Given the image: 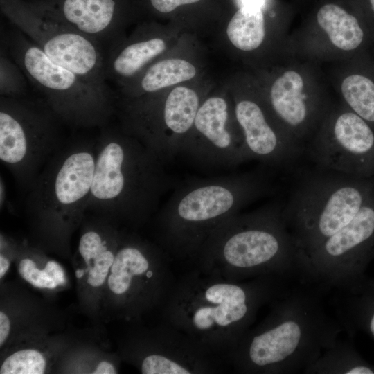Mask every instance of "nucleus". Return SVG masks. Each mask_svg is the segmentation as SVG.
<instances>
[{"mask_svg": "<svg viewBox=\"0 0 374 374\" xmlns=\"http://www.w3.org/2000/svg\"><path fill=\"white\" fill-rule=\"evenodd\" d=\"M323 294L302 283L289 287L228 353L226 364L243 374L305 373L344 330L326 310Z\"/></svg>", "mask_w": 374, "mask_h": 374, "instance_id": "1", "label": "nucleus"}, {"mask_svg": "<svg viewBox=\"0 0 374 374\" xmlns=\"http://www.w3.org/2000/svg\"><path fill=\"white\" fill-rule=\"evenodd\" d=\"M288 288L283 278L233 281L191 268L177 278L162 316L225 362L260 308Z\"/></svg>", "mask_w": 374, "mask_h": 374, "instance_id": "2", "label": "nucleus"}, {"mask_svg": "<svg viewBox=\"0 0 374 374\" xmlns=\"http://www.w3.org/2000/svg\"><path fill=\"white\" fill-rule=\"evenodd\" d=\"M271 170L262 165L250 171L177 185L155 214L157 245L171 260L190 263L222 222L276 193L278 186Z\"/></svg>", "mask_w": 374, "mask_h": 374, "instance_id": "3", "label": "nucleus"}, {"mask_svg": "<svg viewBox=\"0 0 374 374\" xmlns=\"http://www.w3.org/2000/svg\"><path fill=\"white\" fill-rule=\"evenodd\" d=\"M273 200L222 222L204 242L191 268L233 281L264 277L300 280L301 265L284 216Z\"/></svg>", "mask_w": 374, "mask_h": 374, "instance_id": "4", "label": "nucleus"}, {"mask_svg": "<svg viewBox=\"0 0 374 374\" xmlns=\"http://www.w3.org/2000/svg\"><path fill=\"white\" fill-rule=\"evenodd\" d=\"M100 129L87 211L116 225L140 226L156 214L177 182L154 152L120 126Z\"/></svg>", "mask_w": 374, "mask_h": 374, "instance_id": "5", "label": "nucleus"}, {"mask_svg": "<svg viewBox=\"0 0 374 374\" xmlns=\"http://www.w3.org/2000/svg\"><path fill=\"white\" fill-rule=\"evenodd\" d=\"M96 160V138L64 144L27 191L25 210L42 237L59 244L86 215Z\"/></svg>", "mask_w": 374, "mask_h": 374, "instance_id": "6", "label": "nucleus"}, {"mask_svg": "<svg viewBox=\"0 0 374 374\" xmlns=\"http://www.w3.org/2000/svg\"><path fill=\"white\" fill-rule=\"evenodd\" d=\"M3 42L10 57L62 121L73 127H101L116 112L112 92L104 91L51 60L18 28Z\"/></svg>", "mask_w": 374, "mask_h": 374, "instance_id": "7", "label": "nucleus"}, {"mask_svg": "<svg viewBox=\"0 0 374 374\" xmlns=\"http://www.w3.org/2000/svg\"><path fill=\"white\" fill-rule=\"evenodd\" d=\"M64 123L41 98L0 97V160L26 191L65 143Z\"/></svg>", "mask_w": 374, "mask_h": 374, "instance_id": "8", "label": "nucleus"}, {"mask_svg": "<svg viewBox=\"0 0 374 374\" xmlns=\"http://www.w3.org/2000/svg\"><path fill=\"white\" fill-rule=\"evenodd\" d=\"M0 1L3 15L51 60L84 81L112 92L106 83L105 54L98 42L62 21L35 1Z\"/></svg>", "mask_w": 374, "mask_h": 374, "instance_id": "9", "label": "nucleus"}, {"mask_svg": "<svg viewBox=\"0 0 374 374\" xmlns=\"http://www.w3.org/2000/svg\"><path fill=\"white\" fill-rule=\"evenodd\" d=\"M171 262L157 244L121 232L105 285L124 315L137 317L155 307L162 310L177 280Z\"/></svg>", "mask_w": 374, "mask_h": 374, "instance_id": "10", "label": "nucleus"}, {"mask_svg": "<svg viewBox=\"0 0 374 374\" xmlns=\"http://www.w3.org/2000/svg\"><path fill=\"white\" fill-rule=\"evenodd\" d=\"M200 105L195 91L177 87L161 102L148 95L123 100L119 120L127 134L143 143L166 165L179 155Z\"/></svg>", "mask_w": 374, "mask_h": 374, "instance_id": "11", "label": "nucleus"}, {"mask_svg": "<svg viewBox=\"0 0 374 374\" xmlns=\"http://www.w3.org/2000/svg\"><path fill=\"white\" fill-rule=\"evenodd\" d=\"M231 119L228 103L223 97L205 100L179 154L204 170L231 168L251 160L241 128H233Z\"/></svg>", "mask_w": 374, "mask_h": 374, "instance_id": "12", "label": "nucleus"}, {"mask_svg": "<svg viewBox=\"0 0 374 374\" xmlns=\"http://www.w3.org/2000/svg\"><path fill=\"white\" fill-rule=\"evenodd\" d=\"M373 152V130L352 112L337 114L304 148L315 168L355 176L366 170Z\"/></svg>", "mask_w": 374, "mask_h": 374, "instance_id": "13", "label": "nucleus"}, {"mask_svg": "<svg viewBox=\"0 0 374 374\" xmlns=\"http://www.w3.org/2000/svg\"><path fill=\"white\" fill-rule=\"evenodd\" d=\"M139 357L142 374H211L223 370V359L188 335L163 323L148 337Z\"/></svg>", "mask_w": 374, "mask_h": 374, "instance_id": "14", "label": "nucleus"}, {"mask_svg": "<svg viewBox=\"0 0 374 374\" xmlns=\"http://www.w3.org/2000/svg\"><path fill=\"white\" fill-rule=\"evenodd\" d=\"M234 110L251 160L274 170H283L292 168L304 154V148L284 130L274 126L256 101L240 100Z\"/></svg>", "mask_w": 374, "mask_h": 374, "instance_id": "15", "label": "nucleus"}, {"mask_svg": "<svg viewBox=\"0 0 374 374\" xmlns=\"http://www.w3.org/2000/svg\"><path fill=\"white\" fill-rule=\"evenodd\" d=\"M55 17L109 48L118 41L123 0H36Z\"/></svg>", "mask_w": 374, "mask_h": 374, "instance_id": "16", "label": "nucleus"}, {"mask_svg": "<svg viewBox=\"0 0 374 374\" xmlns=\"http://www.w3.org/2000/svg\"><path fill=\"white\" fill-rule=\"evenodd\" d=\"M83 221L78 246L82 267L76 276L87 288L97 291L106 284L121 231L116 224L95 215L87 223Z\"/></svg>", "mask_w": 374, "mask_h": 374, "instance_id": "17", "label": "nucleus"}, {"mask_svg": "<svg viewBox=\"0 0 374 374\" xmlns=\"http://www.w3.org/2000/svg\"><path fill=\"white\" fill-rule=\"evenodd\" d=\"M303 86L301 75L289 70L274 82L269 93L270 105L275 116L301 146V139L304 137L312 117L311 106L303 93Z\"/></svg>", "mask_w": 374, "mask_h": 374, "instance_id": "18", "label": "nucleus"}, {"mask_svg": "<svg viewBox=\"0 0 374 374\" xmlns=\"http://www.w3.org/2000/svg\"><path fill=\"white\" fill-rule=\"evenodd\" d=\"M166 48L162 38L157 36L131 39L121 44L116 43L105 55L104 73L106 80L125 82L138 75Z\"/></svg>", "mask_w": 374, "mask_h": 374, "instance_id": "19", "label": "nucleus"}, {"mask_svg": "<svg viewBox=\"0 0 374 374\" xmlns=\"http://www.w3.org/2000/svg\"><path fill=\"white\" fill-rule=\"evenodd\" d=\"M142 72L137 84L123 90L128 96L127 98L153 93L189 80L195 76L197 71L190 62L179 58H172L159 60Z\"/></svg>", "mask_w": 374, "mask_h": 374, "instance_id": "20", "label": "nucleus"}, {"mask_svg": "<svg viewBox=\"0 0 374 374\" xmlns=\"http://www.w3.org/2000/svg\"><path fill=\"white\" fill-rule=\"evenodd\" d=\"M317 22L337 48L351 51L357 48L364 32L357 19L335 4H326L317 12Z\"/></svg>", "mask_w": 374, "mask_h": 374, "instance_id": "21", "label": "nucleus"}, {"mask_svg": "<svg viewBox=\"0 0 374 374\" xmlns=\"http://www.w3.org/2000/svg\"><path fill=\"white\" fill-rule=\"evenodd\" d=\"M226 35L231 43L241 51L259 47L265 35L262 8L243 6L231 19Z\"/></svg>", "mask_w": 374, "mask_h": 374, "instance_id": "22", "label": "nucleus"}, {"mask_svg": "<svg viewBox=\"0 0 374 374\" xmlns=\"http://www.w3.org/2000/svg\"><path fill=\"white\" fill-rule=\"evenodd\" d=\"M348 344L337 341L326 350L304 373L310 374H373L369 366L357 364Z\"/></svg>", "mask_w": 374, "mask_h": 374, "instance_id": "23", "label": "nucleus"}, {"mask_svg": "<svg viewBox=\"0 0 374 374\" xmlns=\"http://www.w3.org/2000/svg\"><path fill=\"white\" fill-rule=\"evenodd\" d=\"M343 97L353 109L366 121L374 122V82L366 76L354 74L341 83Z\"/></svg>", "mask_w": 374, "mask_h": 374, "instance_id": "24", "label": "nucleus"}, {"mask_svg": "<svg viewBox=\"0 0 374 374\" xmlns=\"http://www.w3.org/2000/svg\"><path fill=\"white\" fill-rule=\"evenodd\" d=\"M17 269L20 276L37 288L55 289L65 283L64 269L54 260L47 261L44 268H39L33 259L24 257Z\"/></svg>", "mask_w": 374, "mask_h": 374, "instance_id": "25", "label": "nucleus"}, {"mask_svg": "<svg viewBox=\"0 0 374 374\" xmlns=\"http://www.w3.org/2000/svg\"><path fill=\"white\" fill-rule=\"evenodd\" d=\"M48 359L35 348L17 350L6 357L0 366L1 374H42L46 372Z\"/></svg>", "mask_w": 374, "mask_h": 374, "instance_id": "26", "label": "nucleus"}, {"mask_svg": "<svg viewBox=\"0 0 374 374\" xmlns=\"http://www.w3.org/2000/svg\"><path fill=\"white\" fill-rule=\"evenodd\" d=\"M27 78L10 57L1 54L0 59V93L9 97L27 96Z\"/></svg>", "mask_w": 374, "mask_h": 374, "instance_id": "27", "label": "nucleus"}, {"mask_svg": "<svg viewBox=\"0 0 374 374\" xmlns=\"http://www.w3.org/2000/svg\"><path fill=\"white\" fill-rule=\"evenodd\" d=\"M200 0H149L151 6L161 13H168L179 6L194 3Z\"/></svg>", "mask_w": 374, "mask_h": 374, "instance_id": "28", "label": "nucleus"}, {"mask_svg": "<svg viewBox=\"0 0 374 374\" xmlns=\"http://www.w3.org/2000/svg\"><path fill=\"white\" fill-rule=\"evenodd\" d=\"M10 331V321L8 315L2 310L0 312V346L6 341Z\"/></svg>", "mask_w": 374, "mask_h": 374, "instance_id": "29", "label": "nucleus"}, {"mask_svg": "<svg viewBox=\"0 0 374 374\" xmlns=\"http://www.w3.org/2000/svg\"><path fill=\"white\" fill-rule=\"evenodd\" d=\"M118 371L114 364L108 361L98 362L93 369V374H115Z\"/></svg>", "mask_w": 374, "mask_h": 374, "instance_id": "30", "label": "nucleus"}, {"mask_svg": "<svg viewBox=\"0 0 374 374\" xmlns=\"http://www.w3.org/2000/svg\"><path fill=\"white\" fill-rule=\"evenodd\" d=\"M10 266V261L2 251L0 254V278L6 275Z\"/></svg>", "mask_w": 374, "mask_h": 374, "instance_id": "31", "label": "nucleus"}, {"mask_svg": "<svg viewBox=\"0 0 374 374\" xmlns=\"http://www.w3.org/2000/svg\"><path fill=\"white\" fill-rule=\"evenodd\" d=\"M244 6L256 7L262 8L265 0H241Z\"/></svg>", "mask_w": 374, "mask_h": 374, "instance_id": "32", "label": "nucleus"}, {"mask_svg": "<svg viewBox=\"0 0 374 374\" xmlns=\"http://www.w3.org/2000/svg\"><path fill=\"white\" fill-rule=\"evenodd\" d=\"M368 328H369L370 332L374 337V312L370 317L369 321H368Z\"/></svg>", "mask_w": 374, "mask_h": 374, "instance_id": "33", "label": "nucleus"}, {"mask_svg": "<svg viewBox=\"0 0 374 374\" xmlns=\"http://www.w3.org/2000/svg\"><path fill=\"white\" fill-rule=\"evenodd\" d=\"M371 8L373 11L374 12V0H370Z\"/></svg>", "mask_w": 374, "mask_h": 374, "instance_id": "34", "label": "nucleus"}]
</instances>
